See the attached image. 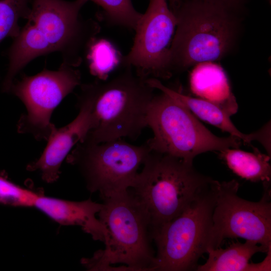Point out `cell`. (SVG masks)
<instances>
[{"instance_id":"obj_1","label":"cell","mask_w":271,"mask_h":271,"mask_svg":"<svg viewBox=\"0 0 271 271\" xmlns=\"http://www.w3.org/2000/svg\"><path fill=\"white\" fill-rule=\"evenodd\" d=\"M88 0H32L27 23L8 51L9 66L2 85L9 92L16 75L37 57L59 52L62 63L79 66L100 31L98 22L80 11Z\"/></svg>"},{"instance_id":"obj_2","label":"cell","mask_w":271,"mask_h":271,"mask_svg":"<svg viewBox=\"0 0 271 271\" xmlns=\"http://www.w3.org/2000/svg\"><path fill=\"white\" fill-rule=\"evenodd\" d=\"M238 10L209 0H183L172 11L177 24L169 49L170 76L229 54L240 31Z\"/></svg>"},{"instance_id":"obj_3","label":"cell","mask_w":271,"mask_h":271,"mask_svg":"<svg viewBox=\"0 0 271 271\" xmlns=\"http://www.w3.org/2000/svg\"><path fill=\"white\" fill-rule=\"evenodd\" d=\"M124 67L123 72L108 81L80 84L78 95L89 102L92 118L83 141L100 143L123 138L134 140L147 126L148 109L155 89L132 68Z\"/></svg>"},{"instance_id":"obj_4","label":"cell","mask_w":271,"mask_h":271,"mask_svg":"<svg viewBox=\"0 0 271 271\" xmlns=\"http://www.w3.org/2000/svg\"><path fill=\"white\" fill-rule=\"evenodd\" d=\"M98 219L106 230L105 248L81 262L88 270H154L149 215L130 189L102 199Z\"/></svg>"},{"instance_id":"obj_5","label":"cell","mask_w":271,"mask_h":271,"mask_svg":"<svg viewBox=\"0 0 271 271\" xmlns=\"http://www.w3.org/2000/svg\"><path fill=\"white\" fill-rule=\"evenodd\" d=\"M130 188L145 208L152 233L180 214L214 180L192 163L151 150Z\"/></svg>"},{"instance_id":"obj_6","label":"cell","mask_w":271,"mask_h":271,"mask_svg":"<svg viewBox=\"0 0 271 271\" xmlns=\"http://www.w3.org/2000/svg\"><path fill=\"white\" fill-rule=\"evenodd\" d=\"M147 124L153 132L146 142L151 150L192 163L200 154L238 149L243 143L235 136L214 134L187 107L161 91L150 102Z\"/></svg>"},{"instance_id":"obj_7","label":"cell","mask_w":271,"mask_h":271,"mask_svg":"<svg viewBox=\"0 0 271 271\" xmlns=\"http://www.w3.org/2000/svg\"><path fill=\"white\" fill-rule=\"evenodd\" d=\"M217 182L214 180L180 214L153 232L154 270H196L210 248Z\"/></svg>"},{"instance_id":"obj_8","label":"cell","mask_w":271,"mask_h":271,"mask_svg":"<svg viewBox=\"0 0 271 271\" xmlns=\"http://www.w3.org/2000/svg\"><path fill=\"white\" fill-rule=\"evenodd\" d=\"M147 142L132 145L122 139L100 143L81 142L66 157L83 176L88 190L102 199L130 189L151 151Z\"/></svg>"},{"instance_id":"obj_9","label":"cell","mask_w":271,"mask_h":271,"mask_svg":"<svg viewBox=\"0 0 271 271\" xmlns=\"http://www.w3.org/2000/svg\"><path fill=\"white\" fill-rule=\"evenodd\" d=\"M239 186L234 179L217 182L210 248L235 238L271 247L270 184L263 185V195L257 202L240 197Z\"/></svg>"},{"instance_id":"obj_10","label":"cell","mask_w":271,"mask_h":271,"mask_svg":"<svg viewBox=\"0 0 271 271\" xmlns=\"http://www.w3.org/2000/svg\"><path fill=\"white\" fill-rule=\"evenodd\" d=\"M75 67L62 63L57 70L41 72L14 79L9 92L24 104L26 112L18 122V131L30 133L38 141H47L55 125L51 122L54 110L81 84V73Z\"/></svg>"},{"instance_id":"obj_11","label":"cell","mask_w":271,"mask_h":271,"mask_svg":"<svg viewBox=\"0 0 271 271\" xmlns=\"http://www.w3.org/2000/svg\"><path fill=\"white\" fill-rule=\"evenodd\" d=\"M176 24L175 15L166 0H150L134 29L132 47L121 58L123 66L131 67L147 79L170 78L168 53Z\"/></svg>"},{"instance_id":"obj_12","label":"cell","mask_w":271,"mask_h":271,"mask_svg":"<svg viewBox=\"0 0 271 271\" xmlns=\"http://www.w3.org/2000/svg\"><path fill=\"white\" fill-rule=\"evenodd\" d=\"M79 111L77 116L66 125L53 129L47 145L40 158L27 165V170L38 171L42 179L47 183L56 181L63 160L77 144L86 138L91 125V114L89 102L78 95Z\"/></svg>"},{"instance_id":"obj_13","label":"cell","mask_w":271,"mask_h":271,"mask_svg":"<svg viewBox=\"0 0 271 271\" xmlns=\"http://www.w3.org/2000/svg\"><path fill=\"white\" fill-rule=\"evenodd\" d=\"M34 206L61 225L80 226L94 240L103 242L105 241L106 229L96 217L102 203L90 199L81 201H68L45 196L41 193Z\"/></svg>"},{"instance_id":"obj_14","label":"cell","mask_w":271,"mask_h":271,"mask_svg":"<svg viewBox=\"0 0 271 271\" xmlns=\"http://www.w3.org/2000/svg\"><path fill=\"white\" fill-rule=\"evenodd\" d=\"M148 83L155 89L163 92L187 107L199 118L221 129L231 136L240 139L245 144L252 147V141H257L267 148L270 144V128L264 125L257 131L244 134L239 131L230 119V116L217 105L201 98L184 95L165 86L157 78L147 79Z\"/></svg>"},{"instance_id":"obj_15","label":"cell","mask_w":271,"mask_h":271,"mask_svg":"<svg viewBox=\"0 0 271 271\" xmlns=\"http://www.w3.org/2000/svg\"><path fill=\"white\" fill-rule=\"evenodd\" d=\"M190 85L194 94L217 105L230 116L237 112L238 105L227 76L217 64L206 62L196 65L190 75Z\"/></svg>"},{"instance_id":"obj_16","label":"cell","mask_w":271,"mask_h":271,"mask_svg":"<svg viewBox=\"0 0 271 271\" xmlns=\"http://www.w3.org/2000/svg\"><path fill=\"white\" fill-rule=\"evenodd\" d=\"M271 247L255 242L246 240L244 243L233 242L225 248H209L208 258L203 264L198 265L197 271H269L270 260L265 258L260 262H250L256 253H266Z\"/></svg>"},{"instance_id":"obj_17","label":"cell","mask_w":271,"mask_h":271,"mask_svg":"<svg viewBox=\"0 0 271 271\" xmlns=\"http://www.w3.org/2000/svg\"><path fill=\"white\" fill-rule=\"evenodd\" d=\"M253 150V152L250 153L228 148L219 152V156L239 177L251 182H262L263 185L270 184V156L260 153L255 147Z\"/></svg>"},{"instance_id":"obj_18","label":"cell","mask_w":271,"mask_h":271,"mask_svg":"<svg viewBox=\"0 0 271 271\" xmlns=\"http://www.w3.org/2000/svg\"><path fill=\"white\" fill-rule=\"evenodd\" d=\"M85 56L90 73L101 80H106L122 58L112 44L104 39H95L89 45Z\"/></svg>"},{"instance_id":"obj_19","label":"cell","mask_w":271,"mask_h":271,"mask_svg":"<svg viewBox=\"0 0 271 271\" xmlns=\"http://www.w3.org/2000/svg\"><path fill=\"white\" fill-rule=\"evenodd\" d=\"M100 8L98 14L107 24L134 30L143 14L134 8L131 0H88Z\"/></svg>"},{"instance_id":"obj_20","label":"cell","mask_w":271,"mask_h":271,"mask_svg":"<svg viewBox=\"0 0 271 271\" xmlns=\"http://www.w3.org/2000/svg\"><path fill=\"white\" fill-rule=\"evenodd\" d=\"M32 0H0V43L7 37L15 38L19 33L21 19H27Z\"/></svg>"},{"instance_id":"obj_21","label":"cell","mask_w":271,"mask_h":271,"mask_svg":"<svg viewBox=\"0 0 271 271\" xmlns=\"http://www.w3.org/2000/svg\"><path fill=\"white\" fill-rule=\"evenodd\" d=\"M39 195L0 175V204L13 207H32Z\"/></svg>"},{"instance_id":"obj_22","label":"cell","mask_w":271,"mask_h":271,"mask_svg":"<svg viewBox=\"0 0 271 271\" xmlns=\"http://www.w3.org/2000/svg\"><path fill=\"white\" fill-rule=\"evenodd\" d=\"M215 2L221 3L229 6L239 9L241 6L243 0H209Z\"/></svg>"},{"instance_id":"obj_23","label":"cell","mask_w":271,"mask_h":271,"mask_svg":"<svg viewBox=\"0 0 271 271\" xmlns=\"http://www.w3.org/2000/svg\"><path fill=\"white\" fill-rule=\"evenodd\" d=\"M169 2L170 8L172 11L176 9L183 1V0H166Z\"/></svg>"},{"instance_id":"obj_24","label":"cell","mask_w":271,"mask_h":271,"mask_svg":"<svg viewBox=\"0 0 271 271\" xmlns=\"http://www.w3.org/2000/svg\"><path fill=\"white\" fill-rule=\"evenodd\" d=\"M270 1V0H269V1Z\"/></svg>"}]
</instances>
